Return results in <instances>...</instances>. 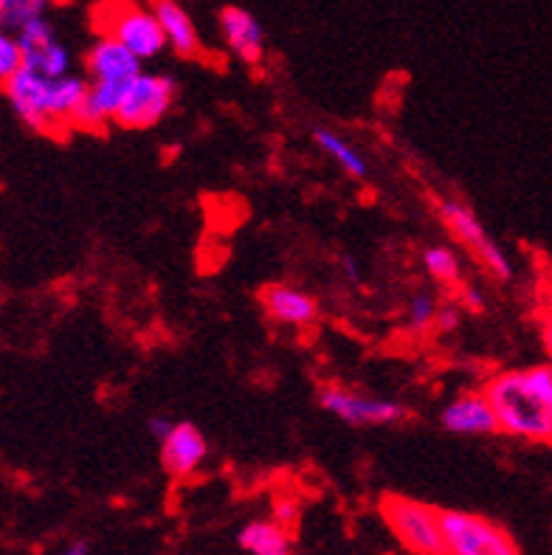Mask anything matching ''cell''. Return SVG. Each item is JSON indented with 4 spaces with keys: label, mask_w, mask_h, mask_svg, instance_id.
Wrapping results in <instances>:
<instances>
[{
    "label": "cell",
    "mask_w": 552,
    "mask_h": 555,
    "mask_svg": "<svg viewBox=\"0 0 552 555\" xmlns=\"http://www.w3.org/2000/svg\"><path fill=\"white\" fill-rule=\"evenodd\" d=\"M442 431L454 437H493L499 435V423L493 415V406L485 398L483 389H468V392L454 395L446 406L440 409Z\"/></svg>",
    "instance_id": "cell-11"
},
{
    "label": "cell",
    "mask_w": 552,
    "mask_h": 555,
    "mask_svg": "<svg viewBox=\"0 0 552 555\" xmlns=\"http://www.w3.org/2000/svg\"><path fill=\"white\" fill-rule=\"evenodd\" d=\"M158 457L162 468L172 479H192L209 460V440L195 423H176L158 443Z\"/></svg>",
    "instance_id": "cell-10"
},
{
    "label": "cell",
    "mask_w": 552,
    "mask_h": 555,
    "mask_svg": "<svg viewBox=\"0 0 552 555\" xmlns=\"http://www.w3.org/2000/svg\"><path fill=\"white\" fill-rule=\"evenodd\" d=\"M377 514L391 535L412 555H442L440 507L403 493H384L377 502Z\"/></svg>",
    "instance_id": "cell-5"
},
{
    "label": "cell",
    "mask_w": 552,
    "mask_h": 555,
    "mask_svg": "<svg viewBox=\"0 0 552 555\" xmlns=\"http://www.w3.org/2000/svg\"><path fill=\"white\" fill-rule=\"evenodd\" d=\"M93 28L97 35L119 40L125 49L133 51L141 63H150L167 49L164 28L150 7L133 0H102L93 7Z\"/></svg>",
    "instance_id": "cell-4"
},
{
    "label": "cell",
    "mask_w": 552,
    "mask_h": 555,
    "mask_svg": "<svg viewBox=\"0 0 552 555\" xmlns=\"http://www.w3.org/2000/svg\"><path fill=\"white\" fill-rule=\"evenodd\" d=\"M88 77H40L35 70L21 68L3 82V93L14 116L35 133L65 135L74 130L79 107L88 96Z\"/></svg>",
    "instance_id": "cell-1"
},
{
    "label": "cell",
    "mask_w": 552,
    "mask_h": 555,
    "mask_svg": "<svg viewBox=\"0 0 552 555\" xmlns=\"http://www.w3.org/2000/svg\"><path fill=\"white\" fill-rule=\"evenodd\" d=\"M434 211H437L440 223L446 225V232L451 234V240L471 254V260L483 268L490 280L499 282V285L513 280L516 271H513L511 257L499 246L497 237L488 232V225L476 218V211L468 204H462L460 197H437Z\"/></svg>",
    "instance_id": "cell-3"
},
{
    "label": "cell",
    "mask_w": 552,
    "mask_h": 555,
    "mask_svg": "<svg viewBox=\"0 0 552 555\" xmlns=\"http://www.w3.org/2000/svg\"><path fill=\"white\" fill-rule=\"evenodd\" d=\"M462 324V308L460 302H442L440 313H437V322H434V333L437 336H448V333H457Z\"/></svg>",
    "instance_id": "cell-24"
},
{
    "label": "cell",
    "mask_w": 552,
    "mask_h": 555,
    "mask_svg": "<svg viewBox=\"0 0 552 555\" xmlns=\"http://www.w3.org/2000/svg\"><path fill=\"white\" fill-rule=\"evenodd\" d=\"M319 406L338 423L356 426V429H381V426H400L412 421V409L398 398H381L367 395L361 389L328 384L319 389Z\"/></svg>",
    "instance_id": "cell-7"
},
{
    "label": "cell",
    "mask_w": 552,
    "mask_h": 555,
    "mask_svg": "<svg viewBox=\"0 0 552 555\" xmlns=\"http://www.w3.org/2000/svg\"><path fill=\"white\" fill-rule=\"evenodd\" d=\"M17 42L23 51V68L35 70L40 77H68L74 74V56H70L68 46L56 37L54 26L46 17L28 23L26 28L17 31Z\"/></svg>",
    "instance_id": "cell-9"
},
{
    "label": "cell",
    "mask_w": 552,
    "mask_h": 555,
    "mask_svg": "<svg viewBox=\"0 0 552 555\" xmlns=\"http://www.w3.org/2000/svg\"><path fill=\"white\" fill-rule=\"evenodd\" d=\"M442 555H522L511 530L490 516L442 507Z\"/></svg>",
    "instance_id": "cell-6"
},
{
    "label": "cell",
    "mask_w": 552,
    "mask_h": 555,
    "mask_svg": "<svg viewBox=\"0 0 552 555\" xmlns=\"http://www.w3.org/2000/svg\"><path fill=\"white\" fill-rule=\"evenodd\" d=\"M88 82H91V79H88ZM125 85L119 82L88 85V96H85L82 107H79L77 113V119H74V130H85V133H105L107 127L116 121V111H119Z\"/></svg>",
    "instance_id": "cell-16"
},
{
    "label": "cell",
    "mask_w": 552,
    "mask_h": 555,
    "mask_svg": "<svg viewBox=\"0 0 552 555\" xmlns=\"http://www.w3.org/2000/svg\"><path fill=\"white\" fill-rule=\"evenodd\" d=\"M172 426H176V423L169 421L167 415H153L147 421V431H150V437H155V443H162L164 437L172 431Z\"/></svg>",
    "instance_id": "cell-27"
},
{
    "label": "cell",
    "mask_w": 552,
    "mask_h": 555,
    "mask_svg": "<svg viewBox=\"0 0 552 555\" xmlns=\"http://www.w3.org/2000/svg\"><path fill=\"white\" fill-rule=\"evenodd\" d=\"M178 99V82L162 70H141L121 91L113 125L121 130H153L167 119Z\"/></svg>",
    "instance_id": "cell-8"
},
{
    "label": "cell",
    "mask_w": 552,
    "mask_h": 555,
    "mask_svg": "<svg viewBox=\"0 0 552 555\" xmlns=\"http://www.w3.org/2000/svg\"><path fill=\"white\" fill-rule=\"evenodd\" d=\"M271 519L280 521L282 528H294L296 519H299V502L294 496H277L271 507Z\"/></svg>",
    "instance_id": "cell-25"
},
{
    "label": "cell",
    "mask_w": 552,
    "mask_h": 555,
    "mask_svg": "<svg viewBox=\"0 0 552 555\" xmlns=\"http://www.w3.org/2000/svg\"><path fill=\"white\" fill-rule=\"evenodd\" d=\"M313 141L316 147L322 150L330 162L336 164L347 178H352V181H367V178H370V164H367L364 153H361L347 135L336 133V130H330V127H316Z\"/></svg>",
    "instance_id": "cell-18"
},
{
    "label": "cell",
    "mask_w": 552,
    "mask_h": 555,
    "mask_svg": "<svg viewBox=\"0 0 552 555\" xmlns=\"http://www.w3.org/2000/svg\"><path fill=\"white\" fill-rule=\"evenodd\" d=\"M483 392L493 406L499 435L522 443L552 446V403L532 384L527 366L493 373L483 384Z\"/></svg>",
    "instance_id": "cell-2"
},
{
    "label": "cell",
    "mask_w": 552,
    "mask_h": 555,
    "mask_svg": "<svg viewBox=\"0 0 552 555\" xmlns=\"http://www.w3.org/2000/svg\"><path fill=\"white\" fill-rule=\"evenodd\" d=\"M23 68V51L17 35L0 26V82H7Z\"/></svg>",
    "instance_id": "cell-22"
},
{
    "label": "cell",
    "mask_w": 552,
    "mask_h": 555,
    "mask_svg": "<svg viewBox=\"0 0 552 555\" xmlns=\"http://www.w3.org/2000/svg\"><path fill=\"white\" fill-rule=\"evenodd\" d=\"M344 271H350V282L361 280V274H358V266H356V260H352V257H347V260H344Z\"/></svg>",
    "instance_id": "cell-29"
},
{
    "label": "cell",
    "mask_w": 552,
    "mask_h": 555,
    "mask_svg": "<svg viewBox=\"0 0 552 555\" xmlns=\"http://www.w3.org/2000/svg\"><path fill=\"white\" fill-rule=\"evenodd\" d=\"M238 544L245 555H296L291 530L282 528L271 516L245 521L238 533Z\"/></svg>",
    "instance_id": "cell-17"
},
{
    "label": "cell",
    "mask_w": 552,
    "mask_h": 555,
    "mask_svg": "<svg viewBox=\"0 0 552 555\" xmlns=\"http://www.w3.org/2000/svg\"><path fill=\"white\" fill-rule=\"evenodd\" d=\"M220 35H223L226 49L238 56L245 65H259L266 60V31L262 23L243 7L220 9Z\"/></svg>",
    "instance_id": "cell-13"
},
{
    "label": "cell",
    "mask_w": 552,
    "mask_h": 555,
    "mask_svg": "<svg viewBox=\"0 0 552 555\" xmlns=\"http://www.w3.org/2000/svg\"><path fill=\"white\" fill-rule=\"evenodd\" d=\"M74 0H49V7H68Z\"/></svg>",
    "instance_id": "cell-30"
},
{
    "label": "cell",
    "mask_w": 552,
    "mask_h": 555,
    "mask_svg": "<svg viewBox=\"0 0 552 555\" xmlns=\"http://www.w3.org/2000/svg\"><path fill=\"white\" fill-rule=\"evenodd\" d=\"M440 299L428 291H420L409 299L406 305V331L412 333H428L434 331V322H437V313H440Z\"/></svg>",
    "instance_id": "cell-21"
},
{
    "label": "cell",
    "mask_w": 552,
    "mask_h": 555,
    "mask_svg": "<svg viewBox=\"0 0 552 555\" xmlns=\"http://www.w3.org/2000/svg\"><path fill=\"white\" fill-rule=\"evenodd\" d=\"M259 305L266 310V317L282 327H310L319 319V302L310 291L291 285V282H271L259 291Z\"/></svg>",
    "instance_id": "cell-12"
},
{
    "label": "cell",
    "mask_w": 552,
    "mask_h": 555,
    "mask_svg": "<svg viewBox=\"0 0 552 555\" xmlns=\"http://www.w3.org/2000/svg\"><path fill=\"white\" fill-rule=\"evenodd\" d=\"M49 0H0V26L9 31H21L28 23L46 17Z\"/></svg>",
    "instance_id": "cell-20"
},
{
    "label": "cell",
    "mask_w": 552,
    "mask_h": 555,
    "mask_svg": "<svg viewBox=\"0 0 552 555\" xmlns=\"http://www.w3.org/2000/svg\"><path fill=\"white\" fill-rule=\"evenodd\" d=\"M144 70V63L119 40L99 35L93 46L85 51V74L91 82H130Z\"/></svg>",
    "instance_id": "cell-14"
},
{
    "label": "cell",
    "mask_w": 552,
    "mask_h": 555,
    "mask_svg": "<svg viewBox=\"0 0 552 555\" xmlns=\"http://www.w3.org/2000/svg\"><path fill=\"white\" fill-rule=\"evenodd\" d=\"M56 555H93V553H91V544L88 542H70V544H65V547L60 550Z\"/></svg>",
    "instance_id": "cell-28"
},
{
    "label": "cell",
    "mask_w": 552,
    "mask_h": 555,
    "mask_svg": "<svg viewBox=\"0 0 552 555\" xmlns=\"http://www.w3.org/2000/svg\"><path fill=\"white\" fill-rule=\"evenodd\" d=\"M457 302H460L462 310H468V313H483L485 310V291L476 285V282H462L460 288H457Z\"/></svg>",
    "instance_id": "cell-23"
},
{
    "label": "cell",
    "mask_w": 552,
    "mask_h": 555,
    "mask_svg": "<svg viewBox=\"0 0 552 555\" xmlns=\"http://www.w3.org/2000/svg\"><path fill=\"white\" fill-rule=\"evenodd\" d=\"M539 336H541V345H544L547 352V361L552 364V296L541 305V313H539Z\"/></svg>",
    "instance_id": "cell-26"
},
{
    "label": "cell",
    "mask_w": 552,
    "mask_h": 555,
    "mask_svg": "<svg viewBox=\"0 0 552 555\" xmlns=\"http://www.w3.org/2000/svg\"><path fill=\"white\" fill-rule=\"evenodd\" d=\"M420 266L426 271L428 280H434L440 288L457 291L465 282V271H462L460 254L451 246L442 243H432L420 251Z\"/></svg>",
    "instance_id": "cell-19"
},
{
    "label": "cell",
    "mask_w": 552,
    "mask_h": 555,
    "mask_svg": "<svg viewBox=\"0 0 552 555\" xmlns=\"http://www.w3.org/2000/svg\"><path fill=\"white\" fill-rule=\"evenodd\" d=\"M150 9L155 12L164 28L167 46L183 60H197L203 56V42L197 35V26L192 14L178 3V0H150Z\"/></svg>",
    "instance_id": "cell-15"
}]
</instances>
